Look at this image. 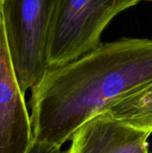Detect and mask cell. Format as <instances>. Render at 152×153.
Instances as JSON below:
<instances>
[{"instance_id": "1", "label": "cell", "mask_w": 152, "mask_h": 153, "mask_svg": "<svg viewBox=\"0 0 152 153\" xmlns=\"http://www.w3.org/2000/svg\"><path fill=\"white\" fill-rule=\"evenodd\" d=\"M152 82V39L123 38L48 67L30 89L35 141L62 147L116 100Z\"/></svg>"}, {"instance_id": "2", "label": "cell", "mask_w": 152, "mask_h": 153, "mask_svg": "<svg viewBox=\"0 0 152 153\" xmlns=\"http://www.w3.org/2000/svg\"><path fill=\"white\" fill-rule=\"evenodd\" d=\"M138 3L137 0H58L48 32L47 66L67 64L96 48L110 22Z\"/></svg>"}, {"instance_id": "3", "label": "cell", "mask_w": 152, "mask_h": 153, "mask_svg": "<svg viewBox=\"0 0 152 153\" xmlns=\"http://www.w3.org/2000/svg\"><path fill=\"white\" fill-rule=\"evenodd\" d=\"M58 0H1L4 30L15 74L25 94L47 69V47Z\"/></svg>"}, {"instance_id": "4", "label": "cell", "mask_w": 152, "mask_h": 153, "mask_svg": "<svg viewBox=\"0 0 152 153\" xmlns=\"http://www.w3.org/2000/svg\"><path fill=\"white\" fill-rule=\"evenodd\" d=\"M33 141L30 115L11 58L0 6V153H27Z\"/></svg>"}, {"instance_id": "5", "label": "cell", "mask_w": 152, "mask_h": 153, "mask_svg": "<svg viewBox=\"0 0 152 153\" xmlns=\"http://www.w3.org/2000/svg\"><path fill=\"white\" fill-rule=\"evenodd\" d=\"M151 134L100 113L74 132L65 153H149Z\"/></svg>"}, {"instance_id": "6", "label": "cell", "mask_w": 152, "mask_h": 153, "mask_svg": "<svg viewBox=\"0 0 152 153\" xmlns=\"http://www.w3.org/2000/svg\"><path fill=\"white\" fill-rule=\"evenodd\" d=\"M138 130L152 133V82L110 103L103 112Z\"/></svg>"}, {"instance_id": "7", "label": "cell", "mask_w": 152, "mask_h": 153, "mask_svg": "<svg viewBox=\"0 0 152 153\" xmlns=\"http://www.w3.org/2000/svg\"><path fill=\"white\" fill-rule=\"evenodd\" d=\"M61 150L60 146L53 145L47 143L33 141L27 153H65Z\"/></svg>"}, {"instance_id": "8", "label": "cell", "mask_w": 152, "mask_h": 153, "mask_svg": "<svg viewBox=\"0 0 152 153\" xmlns=\"http://www.w3.org/2000/svg\"><path fill=\"white\" fill-rule=\"evenodd\" d=\"M138 2H141V1H150V2H152V0H137Z\"/></svg>"}, {"instance_id": "9", "label": "cell", "mask_w": 152, "mask_h": 153, "mask_svg": "<svg viewBox=\"0 0 152 153\" xmlns=\"http://www.w3.org/2000/svg\"><path fill=\"white\" fill-rule=\"evenodd\" d=\"M0 6H1V0H0Z\"/></svg>"}]
</instances>
